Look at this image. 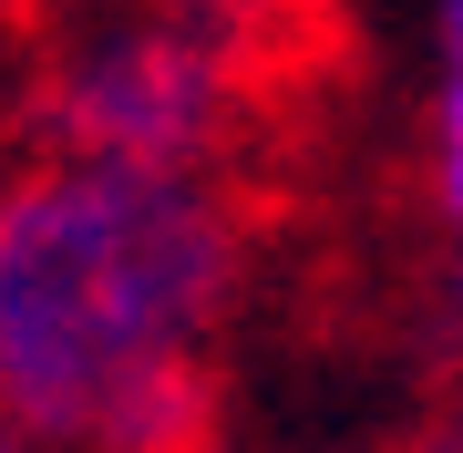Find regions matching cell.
Returning <instances> with one entry per match:
<instances>
[{
    "label": "cell",
    "instance_id": "cell-1",
    "mask_svg": "<svg viewBox=\"0 0 463 453\" xmlns=\"http://www.w3.org/2000/svg\"><path fill=\"white\" fill-rule=\"evenodd\" d=\"M237 206L196 165L52 155L0 185V412L83 453H216Z\"/></svg>",
    "mask_w": 463,
    "mask_h": 453
},
{
    "label": "cell",
    "instance_id": "cell-2",
    "mask_svg": "<svg viewBox=\"0 0 463 453\" xmlns=\"http://www.w3.org/2000/svg\"><path fill=\"white\" fill-rule=\"evenodd\" d=\"M237 0H145L72 42L42 83V135L114 165H206L248 114V32Z\"/></svg>",
    "mask_w": 463,
    "mask_h": 453
},
{
    "label": "cell",
    "instance_id": "cell-3",
    "mask_svg": "<svg viewBox=\"0 0 463 453\" xmlns=\"http://www.w3.org/2000/svg\"><path fill=\"white\" fill-rule=\"evenodd\" d=\"M443 217L463 227V0H443Z\"/></svg>",
    "mask_w": 463,
    "mask_h": 453
},
{
    "label": "cell",
    "instance_id": "cell-4",
    "mask_svg": "<svg viewBox=\"0 0 463 453\" xmlns=\"http://www.w3.org/2000/svg\"><path fill=\"white\" fill-rule=\"evenodd\" d=\"M0 453H42V433H32L21 412H0Z\"/></svg>",
    "mask_w": 463,
    "mask_h": 453
}]
</instances>
